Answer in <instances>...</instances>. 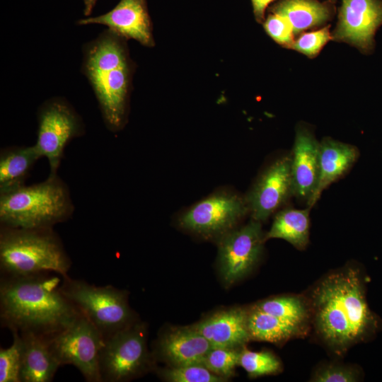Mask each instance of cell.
Masks as SVG:
<instances>
[{
  "instance_id": "cell-15",
  "label": "cell",
  "mask_w": 382,
  "mask_h": 382,
  "mask_svg": "<svg viewBox=\"0 0 382 382\" xmlns=\"http://www.w3.org/2000/svg\"><path fill=\"white\" fill-rule=\"evenodd\" d=\"M293 193L307 204L313 197L320 175V143L307 129L296 130L291 155Z\"/></svg>"
},
{
  "instance_id": "cell-3",
  "label": "cell",
  "mask_w": 382,
  "mask_h": 382,
  "mask_svg": "<svg viewBox=\"0 0 382 382\" xmlns=\"http://www.w3.org/2000/svg\"><path fill=\"white\" fill-rule=\"evenodd\" d=\"M81 73L86 77L98 103L106 128L115 133L127 122L135 64L127 40L109 29L82 48Z\"/></svg>"
},
{
  "instance_id": "cell-7",
  "label": "cell",
  "mask_w": 382,
  "mask_h": 382,
  "mask_svg": "<svg viewBox=\"0 0 382 382\" xmlns=\"http://www.w3.org/2000/svg\"><path fill=\"white\" fill-rule=\"evenodd\" d=\"M37 139L34 144L49 164V175H57L66 146L85 133L81 117L64 98L45 100L37 111Z\"/></svg>"
},
{
  "instance_id": "cell-17",
  "label": "cell",
  "mask_w": 382,
  "mask_h": 382,
  "mask_svg": "<svg viewBox=\"0 0 382 382\" xmlns=\"http://www.w3.org/2000/svg\"><path fill=\"white\" fill-rule=\"evenodd\" d=\"M212 348L192 326L170 329L161 335L158 342L161 357L175 366L202 364Z\"/></svg>"
},
{
  "instance_id": "cell-20",
  "label": "cell",
  "mask_w": 382,
  "mask_h": 382,
  "mask_svg": "<svg viewBox=\"0 0 382 382\" xmlns=\"http://www.w3.org/2000/svg\"><path fill=\"white\" fill-rule=\"evenodd\" d=\"M269 11L286 18L296 35L323 25L332 16L331 8L316 0H279Z\"/></svg>"
},
{
  "instance_id": "cell-27",
  "label": "cell",
  "mask_w": 382,
  "mask_h": 382,
  "mask_svg": "<svg viewBox=\"0 0 382 382\" xmlns=\"http://www.w3.org/2000/svg\"><path fill=\"white\" fill-rule=\"evenodd\" d=\"M241 350L235 348L212 347L206 354L202 365L223 378L231 376L239 364Z\"/></svg>"
},
{
  "instance_id": "cell-21",
  "label": "cell",
  "mask_w": 382,
  "mask_h": 382,
  "mask_svg": "<svg viewBox=\"0 0 382 382\" xmlns=\"http://www.w3.org/2000/svg\"><path fill=\"white\" fill-rule=\"evenodd\" d=\"M41 158L35 145L11 146L0 151V192L25 184L37 161Z\"/></svg>"
},
{
  "instance_id": "cell-12",
  "label": "cell",
  "mask_w": 382,
  "mask_h": 382,
  "mask_svg": "<svg viewBox=\"0 0 382 382\" xmlns=\"http://www.w3.org/2000/svg\"><path fill=\"white\" fill-rule=\"evenodd\" d=\"M293 193L291 155L270 165L245 197L253 220L262 222L280 207Z\"/></svg>"
},
{
  "instance_id": "cell-1",
  "label": "cell",
  "mask_w": 382,
  "mask_h": 382,
  "mask_svg": "<svg viewBox=\"0 0 382 382\" xmlns=\"http://www.w3.org/2000/svg\"><path fill=\"white\" fill-rule=\"evenodd\" d=\"M364 289L359 270L346 267L326 275L311 291L308 302L316 332L338 354L367 340L378 328Z\"/></svg>"
},
{
  "instance_id": "cell-6",
  "label": "cell",
  "mask_w": 382,
  "mask_h": 382,
  "mask_svg": "<svg viewBox=\"0 0 382 382\" xmlns=\"http://www.w3.org/2000/svg\"><path fill=\"white\" fill-rule=\"evenodd\" d=\"M63 294L98 328L104 340L134 323L126 291L63 277Z\"/></svg>"
},
{
  "instance_id": "cell-11",
  "label": "cell",
  "mask_w": 382,
  "mask_h": 382,
  "mask_svg": "<svg viewBox=\"0 0 382 382\" xmlns=\"http://www.w3.org/2000/svg\"><path fill=\"white\" fill-rule=\"evenodd\" d=\"M265 241L261 222L253 219L221 237L219 265L226 284H232L252 270L259 260Z\"/></svg>"
},
{
  "instance_id": "cell-2",
  "label": "cell",
  "mask_w": 382,
  "mask_h": 382,
  "mask_svg": "<svg viewBox=\"0 0 382 382\" xmlns=\"http://www.w3.org/2000/svg\"><path fill=\"white\" fill-rule=\"evenodd\" d=\"M51 272L1 277L0 318L11 331L32 332L46 337L69 325L81 313Z\"/></svg>"
},
{
  "instance_id": "cell-13",
  "label": "cell",
  "mask_w": 382,
  "mask_h": 382,
  "mask_svg": "<svg viewBox=\"0 0 382 382\" xmlns=\"http://www.w3.org/2000/svg\"><path fill=\"white\" fill-rule=\"evenodd\" d=\"M381 24L382 2L379 0H342L332 38L368 52Z\"/></svg>"
},
{
  "instance_id": "cell-16",
  "label": "cell",
  "mask_w": 382,
  "mask_h": 382,
  "mask_svg": "<svg viewBox=\"0 0 382 382\" xmlns=\"http://www.w3.org/2000/svg\"><path fill=\"white\" fill-rule=\"evenodd\" d=\"M212 347L239 349L251 340L248 311L233 308L221 311L192 325Z\"/></svg>"
},
{
  "instance_id": "cell-31",
  "label": "cell",
  "mask_w": 382,
  "mask_h": 382,
  "mask_svg": "<svg viewBox=\"0 0 382 382\" xmlns=\"http://www.w3.org/2000/svg\"><path fill=\"white\" fill-rule=\"evenodd\" d=\"M358 378L355 369L350 367L330 364L319 369L313 375V381L317 382H353Z\"/></svg>"
},
{
  "instance_id": "cell-30",
  "label": "cell",
  "mask_w": 382,
  "mask_h": 382,
  "mask_svg": "<svg viewBox=\"0 0 382 382\" xmlns=\"http://www.w3.org/2000/svg\"><path fill=\"white\" fill-rule=\"evenodd\" d=\"M332 38L329 27H325L316 31L302 34L294 42V49L309 58L318 54L324 45Z\"/></svg>"
},
{
  "instance_id": "cell-26",
  "label": "cell",
  "mask_w": 382,
  "mask_h": 382,
  "mask_svg": "<svg viewBox=\"0 0 382 382\" xmlns=\"http://www.w3.org/2000/svg\"><path fill=\"white\" fill-rule=\"evenodd\" d=\"M11 332L13 337L11 345L0 349V382H21L23 342L18 331Z\"/></svg>"
},
{
  "instance_id": "cell-8",
  "label": "cell",
  "mask_w": 382,
  "mask_h": 382,
  "mask_svg": "<svg viewBox=\"0 0 382 382\" xmlns=\"http://www.w3.org/2000/svg\"><path fill=\"white\" fill-rule=\"evenodd\" d=\"M60 366L76 367L88 382H102L99 359L104 338L82 313L66 328L47 337Z\"/></svg>"
},
{
  "instance_id": "cell-32",
  "label": "cell",
  "mask_w": 382,
  "mask_h": 382,
  "mask_svg": "<svg viewBox=\"0 0 382 382\" xmlns=\"http://www.w3.org/2000/svg\"><path fill=\"white\" fill-rule=\"evenodd\" d=\"M274 0H251L255 18L257 23L265 21V13L268 5Z\"/></svg>"
},
{
  "instance_id": "cell-25",
  "label": "cell",
  "mask_w": 382,
  "mask_h": 382,
  "mask_svg": "<svg viewBox=\"0 0 382 382\" xmlns=\"http://www.w3.org/2000/svg\"><path fill=\"white\" fill-rule=\"evenodd\" d=\"M239 365L252 377L276 374L281 371L279 359L270 352H253L247 349L241 350Z\"/></svg>"
},
{
  "instance_id": "cell-29",
  "label": "cell",
  "mask_w": 382,
  "mask_h": 382,
  "mask_svg": "<svg viewBox=\"0 0 382 382\" xmlns=\"http://www.w3.org/2000/svg\"><path fill=\"white\" fill-rule=\"evenodd\" d=\"M263 28L267 35L277 43L286 48L294 44V30L289 21L284 17L270 13L263 22Z\"/></svg>"
},
{
  "instance_id": "cell-22",
  "label": "cell",
  "mask_w": 382,
  "mask_h": 382,
  "mask_svg": "<svg viewBox=\"0 0 382 382\" xmlns=\"http://www.w3.org/2000/svg\"><path fill=\"white\" fill-rule=\"evenodd\" d=\"M248 327L251 340L282 343L305 334L306 328L266 313L255 305L248 310Z\"/></svg>"
},
{
  "instance_id": "cell-5",
  "label": "cell",
  "mask_w": 382,
  "mask_h": 382,
  "mask_svg": "<svg viewBox=\"0 0 382 382\" xmlns=\"http://www.w3.org/2000/svg\"><path fill=\"white\" fill-rule=\"evenodd\" d=\"M71 266L54 228L0 226L1 277H22L54 272L64 277Z\"/></svg>"
},
{
  "instance_id": "cell-4",
  "label": "cell",
  "mask_w": 382,
  "mask_h": 382,
  "mask_svg": "<svg viewBox=\"0 0 382 382\" xmlns=\"http://www.w3.org/2000/svg\"><path fill=\"white\" fill-rule=\"evenodd\" d=\"M74 212L69 189L58 174L0 192V226L54 228L71 219Z\"/></svg>"
},
{
  "instance_id": "cell-28",
  "label": "cell",
  "mask_w": 382,
  "mask_h": 382,
  "mask_svg": "<svg viewBox=\"0 0 382 382\" xmlns=\"http://www.w3.org/2000/svg\"><path fill=\"white\" fill-rule=\"evenodd\" d=\"M160 374L164 379L171 382H221L226 379L212 373L202 364L175 366Z\"/></svg>"
},
{
  "instance_id": "cell-33",
  "label": "cell",
  "mask_w": 382,
  "mask_h": 382,
  "mask_svg": "<svg viewBox=\"0 0 382 382\" xmlns=\"http://www.w3.org/2000/svg\"><path fill=\"white\" fill-rule=\"evenodd\" d=\"M84 3L83 14L86 16H90L95 7L97 0H83Z\"/></svg>"
},
{
  "instance_id": "cell-10",
  "label": "cell",
  "mask_w": 382,
  "mask_h": 382,
  "mask_svg": "<svg viewBox=\"0 0 382 382\" xmlns=\"http://www.w3.org/2000/svg\"><path fill=\"white\" fill-rule=\"evenodd\" d=\"M249 212L245 198L219 192L196 203L179 218L180 226L206 238L222 237Z\"/></svg>"
},
{
  "instance_id": "cell-23",
  "label": "cell",
  "mask_w": 382,
  "mask_h": 382,
  "mask_svg": "<svg viewBox=\"0 0 382 382\" xmlns=\"http://www.w3.org/2000/svg\"><path fill=\"white\" fill-rule=\"evenodd\" d=\"M310 209L288 208L278 212L270 231L265 235V241L281 238L298 250H304L309 240Z\"/></svg>"
},
{
  "instance_id": "cell-9",
  "label": "cell",
  "mask_w": 382,
  "mask_h": 382,
  "mask_svg": "<svg viewBox=\"0 0 382 382\" xmlns=\"http://www.w3.org/2000/svg\"><path fill=\"white\" fill-rule=\"evenodd\" d=\"M146 335L144 324L134 322L105 340L99 359L102 382L126 381L146 369Z\"/></svg>"
},
{
  "instance_id": "cell-19",
  "label": "cell",
  "mask_w": 382,
  "mask_h": 382,
  "mask_svg": "<svg viewBox=\"0 0 382 382\" xmlns=\"http://www.w3.org/2000/svg\"><path fill=\"white\" fill-rule=\"evenodd\" d=\"M19 333L23 342L21 382L52 381L61 366L51 352L47 337L32 332Z\"/></svg>"
},
{
  "instance_id": "cell-24",
  "label": "cell",
  "mask_w": 382,
  "mask_h": 382,
  "mask_svg": "<svg viewBox=\"0 0 382 382\" xmlns=\"http://www.w3.org/2000/svg\"><path fill=\"white\" fill-rule=\"evenodd\" d=\"M255 306L266 313L305 328L312 318L309 302L299 296L270 298Z\"/></svg>"
},
{
  "instance_id": "cell-14",
  "label": "cell",
  "mask_w": 382,
  "mask_h": 382,
  "mask_svg": "<svg viewBox=\"0 0 382 382\" xmlns=\"http://www.w3.org/2000/svg\"><path fill=\"white\" fill-rule=\"evenodd\" d=\"M76 24L105 25L126 40H134L147 47L155 46L153 24L146 0H120L108 12L96 17L79 19Z\"/></svg>"
},
{
  "instance_id": "cell-18",
  "label": "cell",
  "mask_w": 382,
  "mask_h": 382,
  "mask_svg": "<svg viewBox=\"0 0 382 382\" xmlns=\"http://www.w3.org/2000/svg\"><path fill=\"white\" fill-rule=\"evenodd\" d=\"M359 155L357 147L329 137L320 143V175L316 190L308 204L311 208L323 191L342 177L354 164Z\"/></svg>"
}]
</instances>
